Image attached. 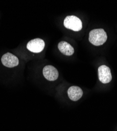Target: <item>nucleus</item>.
I'll return each instance as SVG.
<instances>
[{
  "label": "nucleus",
  "mask_w": 117,
  "mask_h": 131,
  "mask_svg": "<svg viewBox=\"0 0 117 131\" xmlns=\"http://www.w3.org/2000/svg\"><path fill=\"white\" fill-rule=\"evenodd\" d=\"M107 35L103 29H94L89 32V40L95 46H100L107 41Z\"/></svg>",
  "instance_id": "f257e3e1"
},
{
  "label": "nucleus",
  "mask_w": 117,
  "mask_h": 131,
  "mask_svg": "<svg viewBox=\"0 0 117 131\" xmlns=\"http://www.w3.org/2000/svg\"><path fill=\"white\" fill-rule=\"evenodd\" d=\"M64 26L68 29L78 31L82 28V21L78 17L71 15L68 16L64 20Z\"/></svg>",
  "instance_id": "f03ea898"
},
{
  "label": "nucleus",
  "mask_w": 117,
  "mask_h": 131,
  "mask_svg": "<svg viewBox=\"0 0 117 131\" xmlns=\"http://www.w3.org/2000/svg\"><path fill=\"white\" fill-rule=\"evenodd\" d=\"M98 77L102 83H109L112 80V74L109 67L105 65L100 66L98 68Z\"/></svg>",
  "instance_id": "7ed1b4c3"
},
{
  "label": "nucleus",
  "mask_w": 117,
  "mask_h": 131,
  "mask_svg": "<svg viewBox=\"0 0 117 131\" xmlns=\"http://www.w3.org/2000/svg\"><path fill=\"white\" fill-rule=\"evenodd\" d=\"M45 47V42L40 38H35L30 40L27 44L28 49L31 52L39 53L43 50Z\"/></svg>",
  "instance_id": "20e7f679"
},
{
  "label": "nucleus",
  "mask_w": 117,
  "mask_h": 131,
  "mask_svg": "<svg viewBox=\"0 0 117 131\" xmlns=\"http://www.w3.org/2000/svg\"><path fill=\"white\" fill-rule=\"evenodd\" d=\"M1 61L2 64L8 68L14 67L19 64L18 58L11 53L7 52L2 57Z\"/></svg>",
  "instance_id": "39448f33"
},
{
  "label": "nucleus",
  "mask_w": 117,
  "mask_h": 131,
  "mask_svg": "<svg viewBox=\"0 0 117 131\" xmlns=\"http://www.w3.org/2000/svg\"><path fill=\"white\" fill-rule=\"evenodd\" d=\"M43 74L46 79L50 81L56 80L59 77L58 70L51 65H48L44 67L43 69Z\"/></svg>",
  "instance_id": "423d86ee"
},
{
  "label": "nucleus",
  "mask_w": 117,
  "mask_h": 131,
  "mask_svg": "<svg viewBox=\"0 0 117 131\" xmlns=\"http://www.w3.org/2000/svg\"><path fill=\"white\" fill-rule=\"evenodd\" d=\"M68 95L72 101L79 100L83 95V91L78 86H72L68 90Z\"/></svg>",
  "instance_id": "0eeeda50"
},
{
  "label": "nucleus",
  "mask_w": 117,
  "mask_h": 131,
  "mask_svg": "<svg viewBox=\"0 0 117 131\" xmlns=\"http://www.w3.org/2000/svg\"><path fill=\"white\" fill-rule=\"evenodd\" d=\"M58 48L60 52L66 56H71L74 52V48L68 42L62 41L58 44Z\"/></svg>",
  "instance_id": "6e6552de"
}]
</instances>
